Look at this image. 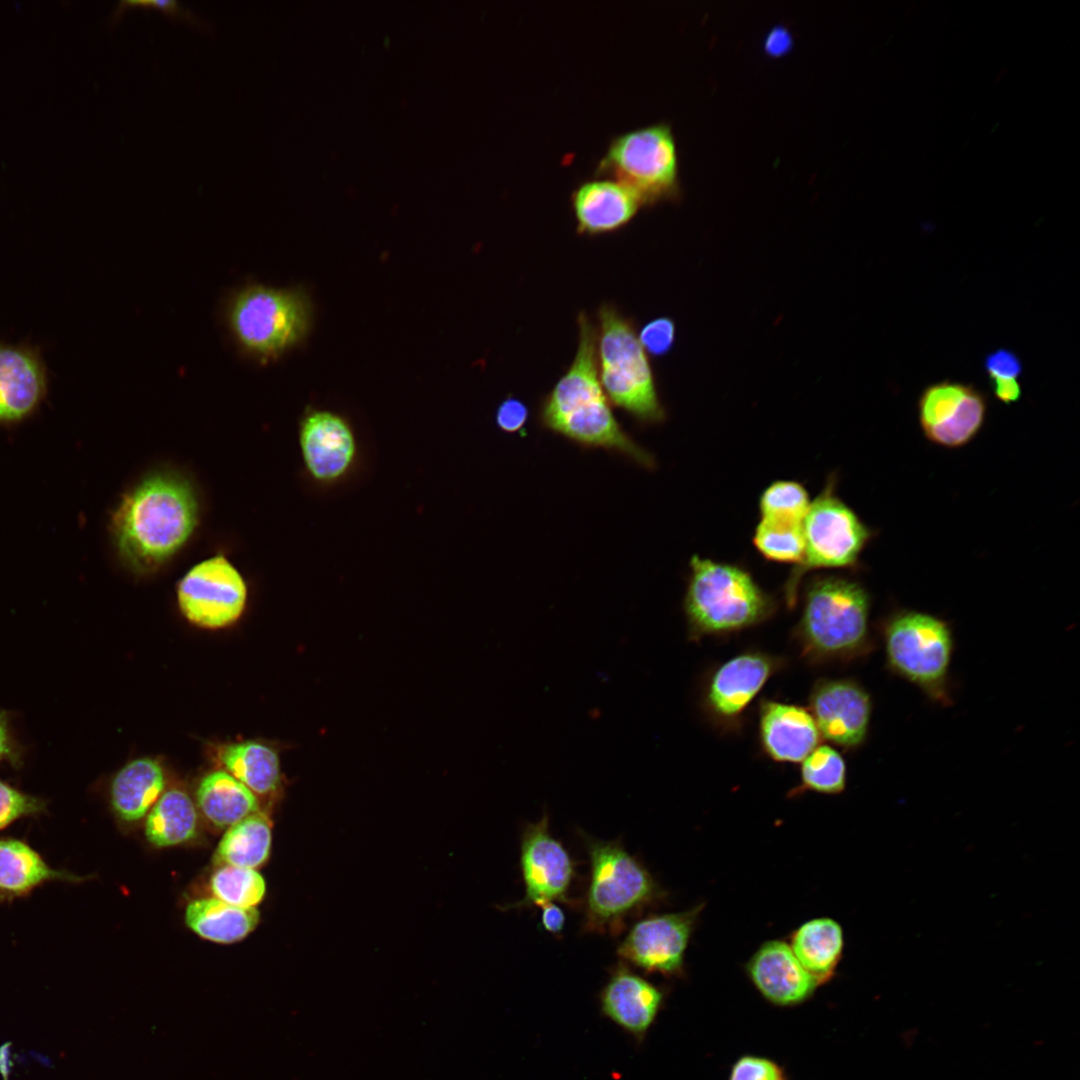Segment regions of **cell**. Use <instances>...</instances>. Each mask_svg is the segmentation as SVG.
I'll return each instance as SVG.
<instances>
[{"label": "cell", "instance_id": "obj_1", "mask_svg": "<svg viewBox=\"0 0 1080 1080\" xmlns=\"http://www.w3.org/2000/svg\"><path fill=\"white\" fill-rule=\"evenodd\" d=\"M190 481L172 471L147 475L123 495L111 517V533L123 564L151 574L189 540L198 522Z\"/></svg>", "mask_w": 1080, "mask_h": 1080}, {"label": "cell", "instance_id": "obj_2", "mask_svg": "<svg viewBox=\"0 0 1080 1080\" xmlns=\"http://www.w3.org/2000/svg\"><path fill=\"white\" fill-rule=\"evenodd\" d=\"M577 324L575 357L541 401V425L581 446L616 452L642 467L653 468V455L622 428L601 386L596 358V326L585 312L579 313Z\"/></svg>", "mask_w": 1080, "mask_h": 1080}, {"label": "cell", "instance_id": "obj_3", "mask_svg": "<svg viewBox=\"0 0 1080 1080\" xmlns=\"http://www.w3.org/2000/svg\"><path fill=\"white\" fill-rule=\"evenodd\" d=\"M597 320L598 376L609 402L641 424L662 422L665 409L633 322L611 304L600 306Z\"/></svg>", "mask_w": 1080, "mask_h": 1080}, {"label": "cell", "instance_id": "obj_4", "mask_svg": "<svg viewBox=\"0 0 1080 1080\" xmlns=\"http://www.w3.org/2000/svg\"><path fill=\"white\" fill-rule=\"evenodd\" d=\"M684 609L694 634L722 633L761 622L773 601L741 567L694 555Z\"/></svg>", "mask_w": 1080, "mask_h": 1080}, {"label": "cell", "instance_id": "obj_5", "mask_svg": "<svg viewBox=\"0 0 1080 1080\" xmlns=\"http://www.w3.org/2000/svg\"><path fill=\"white\" fill-rule=\"evenodd\" d=\"M590 880L584 905V930L618 934L624 921L651 904L660 890L649 871L618 841L585 837Z\"/></svg>", "mask_w": 1080, "mask_h": 1080}, {"label": "cell", "instance_id": "obj_6", "mask_svg": "<svg viewBox=\"0 0 1080 1080\" xmlns=\"http://www.w3.org/2000/svg\"><path fill=\"white\" fill-rule=\"evenodd\" d=\"M595 176L625 185L643 207L677 199L679 157L670 124L652 123L613 136L596 164Z\"/></svg>", "mask_w": 1080, "mask_h": 1080}, {"label": "cell", "instance_id": "obj_7", "mask_svg": "<svg viewBox=\"0 0 1080 1080\" xmlns=\"http://www.w3.org/2000/svg\"><path fill=\"white\" fill-rule=\"evenodd\" d=\"M227 317L239 345L269 360L303 339L310 327L311 304L301 290L251 285L233 296Z\"/></svg>", "mask_w": 1080, "mask_h": 1080}, {"label": "cell", "instance_id": "obj_8", "mask_svg": "<svg viewBox=\"0 0 1080 1080\" xmlns=\"http://www.w3.org/2000/svg\"><path fill=\"white\" fill-rule=\"evenodd\" d=\"M869 599L856 582L839 577L814 579L805 593L800 631L807 649L819 655H844L863 646Z\"/></svg>", "mask_w": 1080, "mask_h": 1080}, {"label": "cell", "instance_id": "obj_9", "mask_svg": "<svg viewBox=\"0 0 1080 1080\" xmlns=\"http://www.w3.org/2000/svg\"><path fill=\"white\" fill-rule=\"evenodd\" d=\"M829 485L810 503L802 521L804 555L786 585L788 607H794L801 578L810 570L842 568L856 563L870 538L858 516L833 493Z\"/></svg>", "mask_w": 1080, "mask_h": 1080}, {"label": "cell", "instance_id": "obj_10", "mask_svg": "<svg viewBox=\"0 0 1080 1080\" xmlns=\"http://www.w3.org/2000/svg\"><path fill=\"white\" fill-rule=\"evenodd\" d=\"M889 665L936 698L944 697L953 640L948 625L932 615L903 611L884 630Z\"/></svg>", "mask_w": 1080, "mask_h": 1080}, {"label": "cell", "instance_id": "obj_11", "mask_svg": "<svg viewBox=\"0 0 1080 1080\" xmlns=\"http://www.w3.org/2000/svg\"><path fill=\"white\" fill-rule=\"evenodd\" d=\"M298 444L307 477L321 490L349 482L362 464L359 437L343 415L309 408L299 422Z\"/></svg>", "mask_w": 1080, "mask_h": 1080}, {"label": "cell", "instance_id": "obj_12", "mask_svg": "<svg viewBox=\"0 0 1080 1080\" xmlns=\"http://www.w3.org/2000/svg\"><path fill=\"white\" fill-rule=\"evenodd\" d=\"M247 595L244 578L223 555L197 563L177 585V602L183 616L206 629L234 624L245 610Z\"/></svg>", "mask_w": 1080, "mask_h": 1080}, {"label": "cell", "instance_id": "obj_13", "mask_svg": "<svg viewBox=\"0 0 1080 1080\" xmlns=\"http://www.w3.org/2000/svg\"><path fill=\"white\" fill-rule=\"evenodd\" d=\"M985 395L973 385L943 380L928 385L918 400L920 426L926 438L943 447L970 442L982 428Z\"/></svg>", "mask_w": 1080, "mask_h": 1080}, {"label": "cell", "instance_id": "obj_14", "mask_svg": "<svg viewBox=\"0 0 1080 1080\" xmlns=\"http://www.w3.org/2000/svg\"><path fill=\"white\" fill-rule=\"evenodd\" d=\"M520 867L525 893L511 908L537 906L545 901L571 903L568 891L575 863L562 843L550 834L547 814L538 822L526 825L521 838Z\"/></svg>", "mask_w": 1080, "mask_h": 1080}, {"label": "cell", "instance_id": "obj_15", "mask_svg": "<svg viewBox=\"0 0 1080 1080\" xmlns=\"http://www.w3.org/2000/svg\"><path fill=\"white\" fill-rule=\"evenodd\" d=\"M698 909L653 915L636 922L617 948V955L645 972L678 974Z\"/></svg>", "mask_w": 1080, "mask_h": 1080}, {"label": "cell", "instance_id": "obj_16", "mask_svg": "<svg viewBox=\"0 0 1080 1080\" xmlns=\"http://www.w3.org/2000/svg\"><path fill=\"white\" fill-rule=\"evenodd\" d=\"M48 370L38 346L0 341V425L31 417L48 393Z\"/></svg>", "mask_w": 1080, "mask_h": 1080}, {"label": "cell", "instance_id": "obj_17", "mask_svg": "<svg viewBox=\"0 0 1080 1080\" xmlns=\"http://www.w3.org/2000/svg\"><path fill=\"white\" fill-rule=\"evenodd\" d=\"M810 707L819 733L828 741L845 748L864 741L871 701L858 684L849 680H821L811 693Z\"/></svg>", "mask_w": 1080, "mask_h": 1080}, {"label": "cell", "instance_id": "obj_18", "mask_svg": "<svg viewBox=\"0 0 1080 1080\" xmlns=\"http://www.w3.org/2000/svg\"><path fill=\"white\" fill-rule=\"evenodd\" d=\"M577 232L596 236L616 232L643 207L638 196L620 182L594 176L578 183L570 195Z\"/></svg>", "mask_w": 1080, "mask_h": 1080}, {"label": "cell", "instance_id": "obj_19", "mask_svg": "<svg viewBox=\"0 0 1080 1080\" xmlns=\"http://www.w3.org/2000/svg\"><path fill=\"white\" fill-rule=\"evenodd\" d=\"M662 1003V991L625 963L613 969L600 993L602 1013L638 1041L644 1039Z\"/></svg>", "mask_w": 1080, "mask_h": 1080}, {"label": "cell", "instance_id": "obj_20", "mask_svg": "<svg viewBox=\"0 0 1080 1080\" xmlns=\"http://www.w3.org/2000/svg\"><path fill=\"white\" fill-rule=\"evenodd\" d=\"M759 992L780 1006L807 1000L819 982L799 962L790 946L779 940L764 943L747 965Z\"/></svg>", "mask_w": 1080, "mask_h": 1080}, {"label": "cell", "instance_id": "obj_21", "mask_svg": "<svg viewBox=\"0 0 1080 1080\" xmlns=\"http://www.w3.org/2000/svg\"><path fill=\"white\" fill-rule=\"evenodd\" d=\"M760 735L765 751L777 761L802 762L819 742L812 715L802 707L766 701L761 707Z\"/></svg>", "mask_w": 1080, "mask_h": 1080}, {"label": "cell", "instance_id": "obj_22", "mask_svg": "<svg viewBox=\"0 0 1080 1080\" xmlns=\"http://www.w3.org/2000/svg\"><path fill=\"white\" fill-rule=\"evenodd\" d=\"M773 671L766 656L747 653L725 662L713 674L707 690V703L719 717L739 715L761 690Z\"/></svg>", "mask_w": 1080, "mask_h": 1080}, {"label": "cell", "instance_id": "obj_23", "mask_svg": "<svg viewBox=\"0 0 1080 1080\" xmlns=\"http://www.w3.org/2000/svg\"><path fill=\"white\" fill-rule=\"evenodd\" d=\"M82 877L52 868L28 843L0 838V894L5 901L26 897L49 882L77 883Z\"/></svg>", "mask_w": 1080, "mask_h": 1080}, {"label": "cell", "instance_id": "obj_24", "mask_svg": "<svg viewBox=\"0 0 1080 1080\" xmlns=\"http://www.w3.org/2000/svg\"><path fill=\"white\" fill-rule=\"evenodd\" d=\"M164 788L165 774L160 763L149 757L137 758L111 779L110 806L120 821L136 822L147 816Z\"/></svg>", "mask_w": 1080, "mask_h": 1080}, {"label": "cell", "instance_id": "obj_25", "mask_svg": "<svg viewBox=\"0 0 1080 1080\" xmlns=\"http://www.w3.org/2000/svg\"><path fill=\"white\" fill-rule=\"evenodd\" d=\"M218 759L228 773L254 794H277L282 787L278 750L258 741H242L221 746Z\"/></svg>", "mask_w": 1080, "mask_h": 1080}, {"label": "cell", "instance_id": "obj_26", "mask_svg": "<svg viewBox=\"0 0 1080 1080\" xmlns=\"http://www.w3.org/2000/svg\"><path fill=\"white\" fill-rule=\"evenodd\" d=\"M184 920L199 937L214 943L232 944L243 940L257 927L260 914L256 907H237L211 897L191 901L185 908Z\"/></svg>", "mask_w": 1080, "mask_h": 1080}, {"label": "cell", "instance_id": "obj_27", "mask_svg": "<svg viewBox=\"0 0 1080 1080\" xmlns=\"http://www.w3.org/2000/svg\"><path fill=\"white\" fill-rule=\"evenodd\" d=\"M196 803L207 820L230 827L259 811L257 796L227 771L206 774L196 789Z\"/></svg>", "mask_w": 1080, "mask_h": 1080}, {"label": "cell", "instance_id": "obj_28", "mask_svg": "<svg viewBox=\"0 0 1080 1080\" xmlns=\"http://www.w3.org/2000/svg\"><path fill=\"white\" fill-rule=\"evenodd\" d=\"M198 831V813L191 797L172 788L159 797L146 816L145 837L158 848L173 847L193 839Z\"/></svg>", "mask_w": 1080, "mask_h": 1080}, {"label": "cell", "instance_id": "obj_29", "mask_svg": "<svg viewBox=\"0 0 1080 1080\" xmlns=\"http://www.w3.org/2000/svg\"><path fill=\"white\" fill-rule=\"evenodd\" d=\"M843 945L841 926L830 918H816L794 932L790 947L801 965L821 983L835 970Z\"/></svg>", "mask_w": 1080, "mask_h": 1080}, {"label": "cell", "instance_id": "obj_30", "mask_svg": "<svg viewBox=\"0 0 1080 1080\" xmlns=\"http://www.w3.org/2000/svg\"><path fill=\"white\" fill-rule=\"evenodd\" d=\"M271 842V821L258 811L227 829L217 845L214 861L219 866L256 869L269 858Z\"/></svg>", "mask_w": 1080, "mask_h": 1080}, {"label": "cell", "instance_id": "obj_31", "mask_svg": "<svg viewBox=\"0 0 1080 1080\" xmlns=\"http://www.w3.org/2000/svg\"><path fill=\"white\" fill-rule=\"evenodd\" d=\"M210 890L215 898L233 906L252 908L266 894V882L255 869L220 866L210 878Z\"/></svg>", "mask_w": 1080, "mask_h": 1080}, {"label": "cell", "instance_id": "obj_32", "mask_svg": "<svg viewBox=\"0 0 1080 1080\" xmlns=\"http://www.w3.org/2000/svg\"><path fill=\"white\" fill-rule=\"evenodd\" d=\"M753 542L768 560L798 565L803 559L805 544L802 523L761 519Z\"/></svg>", "mask_w": 1080, "mask_h": 1080}, {"label": "cell", "instance_id": "obj_33", "mask_svg": "<svg viewBox=\"0 0 1080 1080\" xmlns=\"http://www.w3.org/2000/svg\"><path fill=\"white\" fill-rule=\"evenodd\" d=\"M811 501L806 489L794 481H776L762 493L761 519L802 523Z\"/></svg>", "mask_w": 1080, "mask_h": 1080}, {"label": "cell", "instance_id": "obj_34", "mask_svg": "<svg viewBox=\"0 0 1080 1080\" xmlns=\"http://www.w3.org/2000/svg\"><path fill=\"white\" fill-rule=\"evenodd\" d=\"M802 783L821 793H840L846 783V766L841 755L830 746H817L802 761Z\"/></svg>", "mask_w": 1080, "mask_h": 1080}, {"label": "cell", "instance_id": "obj_35", "mask_svg": "<svg viewBox=\"0 0 1080 1080\" xmlns=\"http://www.w3.org/2000/svg\"><path fill=\"white\" fill-rule=\"evenodd\" d=\"M45 799L26 793L0 778V831L17 820L47 813Z\"/></svg>", "mask_w": 1080, "mask_h": 1080}, {"label": "cell", "instance_id": "obj_36", "mask_svg": "<svg viewBox=\"0 0 1080 1080\" xmlns=\"http://www.w3.org/2000/svg\"><path fill=\"white\" fill-rule=\"evenodd\" d=\"M638 339L647 354L662 356L668 353L675 340V324L667 317L647 322L639 331Z\"/></svg>", "mask_w": 1080, "mask_h": 1080}, {"label": "cell", "instance_id": "obj_37", "mask_svg": "<svg viewBox=\"0 0 1080 1080\" xmlns=\"http://www.w3.org/2000/svg\"><path fill=\"white\" fill-rule=\"evenodd\" d=\"M729 1080H783L780 1066L759 1056L745 1055L732 1066Z\"/></svg>", "mask_w": 1080, "mask_h": 1080}, {"label": "cell", "instance_id": "obj_38", "mask_svg": "<svg viewBox=\"0 0 1080 1080\" xmlns=\"http://www.w3.org/2000/svg\"><path fill=\"white\" fill-rule=\"evenodd\" d=\"M984 369L990 381L1018 380L1023 372V364L1014 351L999 348L986 355Z\"/></svg>", "mask_w": 1080, "mask_h": 1080}, {"label": "cell", "instance_id": "obj_39", "mask_svg": "<svg viewBox=\"0 0 1080 1080\" xmlns=\"http://www.w3.org/2000/svg\"><path fill=\"white\" fill-rule=\"evenodd\" d=\"M23 760L24 749L15 735L11 714L0 709V765L6 764L19 769Z\"/></svg>", "mask_w": 1080, "mask_h": 1080}, {"label": "cell", "instance_id": "obj_40", "mask_svg": "<svg viewBox=\"0 0 1080 1080\" xmlns=\"http://www.w3.org/2000/svg\"><path fill=\"white\" fill-rule=\"evenodd\" d=\"M529 411L526 404L518 398L509 396L497 407L495 422L505 433L519 432L526 424Z\"/></svg>", "mask_w": 1080, "mask_h": 1080}, {"label": "cell", "instance_id": "obj_41", "mask_svg": "<svg viewBox=\"0 0 1080 1080\" xmlns=\"http://www.w3.org/2000/svg\"><path fill=\"white\" fill-rule=\"evenodd\" d=\"M128 6H143V7L155 6V7H158L160 9L168 12L169 14H173V15H176V16H180L182 18H186V19H188V20H190L192 22L198 23L199 25L205 24V21L202 18H200L198 15H196L193 11L189 10L188 8L183 7L178 1H157V0L156 1H149V0L122 1V2L118 3V6L116 7V10H115V12L113 14V17L115 18L118 15H120V13L125 8H127Z\"/></svg>", "mask_w": 1080, "mask_h": 1080}, {"label": "cell", "instance_id": "obj_42", "mask_svg": "<svg viewBox=\"0 0 1080 1080\" xmlns=\"http://www.w3.org/2000/svg\"><path fill=\"white\" fill-rule=\"evenodd\" d=\"M793 47L791 32L782 25L774 26L766 35L763 48L768 56L780 57L787 54Z\"/></svg>", "mask_w": 1080, "mask_h": 1080}, {"label": "cell", "instance_id": "obj_43", "mask_svg": "<svg viewBox=\"0 0 1080 1080\" xmlns=\"http://www.w3.org/2000/svg\"><path fill=\"white\" fill-rule=\"evenodd\" d=\"M541 909V924L545 931L559 935L565 924V915L562 909L553 901H545L537 905Z\"/></svg>", "mask_w": 1080, "mask_h": 1080}, {"label": "cell", "instance_id": "obj_44", "mask_svg": "<svg viewBox=\"0 0 1080 1080\" xmlns=\"http://www.w3.org/2000/svg\"><path fill=\"white\" fill-rule=\"evenodd\" d=\"M995 397L1004 404L1018 401L1022 395V387L1018 380H995L990 381Z\"/></svg>", "mask_w": 1080, "mask_h": 1080}, {"label": "cell", "instance_id": "obj_45", "mask_svg": "<svg viewBox=\"0 0 1080 1080\" xmlns=\"http://www.w3.org/2000/svg\"><path fill=\"white\" fill-rule=\"evenodd\" d=\"M10 1071V1043H5L0 1047V1074L4 1080L8 1079Z\"/></svg>", "mask_w": 1080, "mask_h": 1080}, {"label": "cell", "instance_id": "obj_46", "mask_svg": "<svg viewBox=\"0 0 1080 1080\" xmlns=\"http://www.w3.org/2000/svg\"><path fill=\"white\" fill-rule=\"evenodd\" d=\"M4 901H5V900L3 899V897H2V896H1V894H0V902H4Z\"/></svg>", "mask_w": 1080, "mask_h": 1080}]
</instances>
